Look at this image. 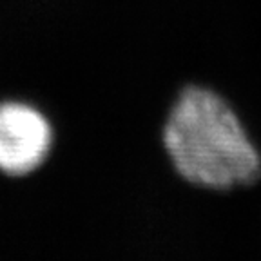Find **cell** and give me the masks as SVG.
<instances>
[{
  "label": "cell",
  "instance_id": "1",
  "mask_svg": "<svg viewBox=\"0 0 261 261\" xmlns=\"http://www.w3.org/2000/svg\"><path fill=\"white\" fill-rule=\"evenodd\" d=\"M162 145L179 179L211 191L249 189L261 178V151L220 91L187 84L162 125Z\"/></svg>",
  "mask_w": 261,
  "mask_h": 261
},
{
  "label": "cell",
  "instance_id": "2",
  "mask_svg": "<svg viewBox=\"0 0 261 261\" xmlns=\"http://www.w3.org/2000/svg\"><path fill=\"white\" fill-rule=\"evenodd\" d=\"M53 147V127L35 107L20 102L0 106V169L13 176L37 171Z\"/></svg>",
  "mask_w": 261,
  "mask_h": 261
}]
</instances>
